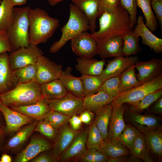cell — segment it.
I'll return each mask as SVG.
<instances>
[{"instance_id": "6da1fadb", "label": "cell", "mask_w": 162, "mask_h": 162, "mask_svg": "<svg viewBox=\"0 0 162 162\" xmlns=\"http://www.w3.org/2000/svg\"><path fill=\"white\" fill-rule=\"evenodd\" d=\"M99 17V29L90 34L98 45L113 37L123 35L133 29L128 13L120 4L115 12H105Z\"/></svg>"}, {"instance_id": "7a4b0ae2", "label": "cell", "mask_w": 162, "mask_h": 162, "mask_svg": "<svg viewBox=\"0 0 162 162\" xmlns=\"http://www.w3.org/2000/svg\"><path fill=\"white\" fill-rule=\"evenodd\" d=\"M28 17L30 44L37 46L46 42L52 37L59 25L58 19L50 16L46 11L40 8H31Z\"/></svg>"}, {"instance_id": "3957f363", "label": "cell", "mask_w": 162, "mask_h": 162, "mask_svg": "<svg viewBox=\"0 0 162 162\" xmlns=\"http://www.w3.org/2000/svg\"><path fill=\"white\" fill-rule=\"evenodd\" d=\"M40 85L36 81L19 84L10 90L0 95L1 104L10 107L37 103L44 99L41 93Z\"/></svg>"}, {"instance_id": "277c9868", "label": "cell", "mask_w": 162, "mask_h": 162, "mask_svg": "<svg viewBox=\"0 0 162 162\" xmlns=\"http://www.w3.org/2000/svg\"><path fill=\"white\" fill-rule=\"evenodd\" d=\"M69 7L68 20L61 29L62 34L60 38L50 46L49 51L51 53H56L69 40L89 30L88 21L82 12L72 3L70 4Z\"/></svg>"}, {"instance_id": "5b68a950", "label": "cell", "mask_w": 162, "mask_h": 162, "mask_svg": "<svg viewBox=\"0 0 162 162\" xmlns=\"http://www.w3.org/2000/svg\"><path fill=\"white\" fill-rule=\"evenodd\" d=\"M30 8L29 6L14 7L12 20L6 31L12 51L30 44L28 13Z\"/></svg>"}, {"instance_id": "8992f818", "label": "cell", "mask_w": 162, "mask_h": 162, "mask_svg": "<svg viewBox=\"0 0 162 162\" xmlns=\"http://www.w3.org/2000/svg\"><path fill=\"white\" fill-rule=\"evenodd\" d=\"M161 88H162V74L150 81L120 94L110 104L112 106L124 103L132 105L138 102L149 93Z\"/></svg>"}, {"instance_id": "52a82bcc", "label": "cell", "mask_w": 162, "mask_h": 162, "mask_svg": "<svg viewBox=\"0 0 162 162\" xmlns=\"http://www.w3.org/2000/svg\"><path fill=\"white\" fill-rule=\"evenodd\" d=\"M45 100L50 110L70 117L80 114L86 109L83 105L82 99L69 92L62 98Z\"/></svg>"}, {"instance_id": "ba28073f", "label": "cell", "mask_w": 162, "mask_h": 162, "mask_svg": "<svg viewBox=\"0 0 162 162\" xmlns=\"http://www.w3.org/2000/svg\"><path fill=\"white\" fill-rule=\"evenodd\" d=\"M44 53L37 46L29 44L20 47L8 54L10 67L13 70L26 65L36 63L39 56Z\"/></svg>"}, {"instance_id": "9c48e42d", "label": "cell", "mask_w": 162, "mask_h": 162, "mask_svg": "<svg viewBox=\"0 0 162 162\" xmlns=\"http://www.w3.org/2000/svg\"><path fill=\"white\" fill-rule=\"evenodd\" d=\"M71 41L72 50L79 58H92L98 55V43L87 31L77 35Z\"/></svg>"}, {"instance_id": "30bf717a", "label": "cell", "mask_w": 162, "mask_h": 162, "mask_svg": "<svg viewBox=\"0 0 162 162\" xmlns=\"http://www.w3.org/2000/svg\"><path fill=\"white\" fill-rule=\"evenodd\" d=\"M36 64V81L40 85L58 79L63 70L62 65L57 64L43 55L39 56Z\"/></svg>"}, {"instance_id": "8fae6325", "label": "cell", "mask_w": 162, "mask_h": 162, "mask_svg": "<svg viewBox=\"0 0 162 162\" xmlns=\"http://www.w3.org/2000/svg\"><path fill=\"white\" fill-rule=\"evenodd\" d=\"M139 60L137 56H119L108 60L106 68L99 75L104 82L106 80L120 76L124 71Z\"/></svg>"}, {"instance_id": "7c38bea8", "label": "cell", "mask_w": 162, "mask_h": 162, "mask_svg": "<svg viewBox=\"0 0 162 162\" xmlns=\"http://www.w3.org/2000/svg\"><path fill=\"white\" fill-rule=\"evenodd\" d=\"M138 71L137 78L141 84L162 74V59L153 58L147 61H138L134 65Z\"/></svg>"}, {"instance_id": "4fadbf2b", "label": "cell", "mask_w": 162, "mask_h": 162, "mask_svg": "<svg viewBox=\"0 0 162 162\" xmlns=\"http://www.w3.org/2000/svg\"><path fill=\"white\" fill-rule=\"evenodd\" d=\"M143 134L148 150L158 161L162 158V132L160 127L149 128L135 126Z\"/></svg>"}, {"instance_id": "5bb4252c", "label": "cell", "mask_w": 162, "mask_h": 162, "mask_svg": "<svg viewBox=\"0 0 162 162\" xmlns=\"http://www.w3.org/2000/svg\"><path fill=\"white\" fill-rule=\"evenodd\" d=\"M0 111L5 120V132L8 134L16 132L23 126L34 120L32 118L2 104L0 105Z\"/></svg>"}, {"instance_id": "9a60e30c", "label": "cell", "mask_w": 162, "mask_h": 162, "mask_svg": "<svg viewBox=\"0 0 162 162\" xmlns=\"http://www.w3.org/2000/svg\"><path fill=\"white\" fill-rule=\"evenodd\" d=\"M134 28V31L141 38L143 45L148 46L156 53L162 52V39L153 34L146 26L142 16L140 15L137 17Z\"/></svg>"}, {"instance_id": "2e32d148", "label": "cell", "mask_w": 162, "mask_h": 162, "mask_svg": "<svg viewBox=\"0 0 162 162\" xmlns=\"http://www.w3.org/2000/svg\"><path fill=\"white\" fill-rule=\"evenodd\" d=\"M51 147L49 142L39 136L32 138L28 145L16 157V162H27L42 152L49 150Z\"/></svg>"}, {"instance_id": "e0dca14e", "label": "cell", "mask_w": 162, "mask_h": 162, "mask_svg": "<svg viewBox=\"0 0 162 162\" xmlns=\"http://www.w3.org/2000/svg\"><path fill=\"white\" fill-rule=\"evenodd\" d=\"M18 84L10 67L8 52L0 54V95L10 90Z\"/></svg>"}, {"instance_id": "ac0fdd59", "label": "cell", "mask_w": 162, "mask_h": 162, "mask_svg": "<svg viewBox=\"0 0 162 162\" xmlns=\"http://www.w3.org/2000/svg\"><path fill=\"white\" fill-rule=\"evenodd\" d=\"M88 130L79 132L68 148L62 154L58 160L67 162L77 160L86 152Z\"/></svg>"}, {"instance_id": "d6986e66", "label": "cell", "mask_w": 162, "mask_h": 162, "mask_svg": "<svg viewBox=\"0 0 162 162\" xmlns=\"http://www.w3.org/2000/svg\"><path fill=\"white\" fill-rule=\"evenodd\" d=\"M59 130L52 153L57 160L69 147L79 132L73 130L67 124Z\"/></svg>"}, {"instance_id": "ffe728a7", "label": "cell", "mask_w": 162, "mask_h": 162, "mask_svg": "<svg viewBox=\"0 0 162 162\" xmlns=\"http://www.w3.org/2000/svg\"><path fill=\"white\" fill-rule=\"evenodd\" d=\"M112 106L108 127V140H118L126 125L124 119L125 108L123 104Z\"/></svg>"}, {"instance_id": "44dd1931", "label": "cell", "mask_w": 162, "mask_h": 162, "mask_svg": "<svg viewBox=\"0 0 162 162\" xmlns=\"http://www.w3.org/2000/svg\"><path fill=\"white\" fill-rule=\"evenodd\" d=\"M100 0H71L72 4L81 10L88 19L91 33L95 31L96 20L99 17Z\"/></svg>"}, {"instance_id": "7402d4cb", "label": "cell", "mask_w": 162, "mask_h": 162, "mask_svg": "<svg viewBox=\"0 0 162 162\" xmlns=\"http://www.w3.org/2000/svg\"><path fill=\"white\" fill-rule=\"evenodd\" d=\"M123 46L122 36L113 37L98 45V55L103 59L123 56Z\"/></svg>"}, {"instance_id": "603a6c76", "label": "cell", "mask_w": 162, "mask_h": 162, "mask_svg": "<svg viewBox=\"0 0 162 162\" xmlns=\"http://www.w3.org/2000/svg\"><path fill=\"white\" fill-rule=\"evenodd\" d=\"M72 68L67 67L63 70L59 79L68 92L83 98L85 97L83 83L80 77H77L71 74Z\"/></svg>"}, {"instance_id": "cb8c5ba5", "label": "cell", "mask_w": 162, "mask_h": 162, "mask_svg": "<svg viewBox=\"0 0 162 162\" xmlns=\"http://www.w3.org/2000/svg\"><path fill=\"white\" fill-rule=\"evenodd\" d=\"M76 70L82 75L99 76L105 64V59L98 60L93 58H79L76 59Z\"/></svg>"}, {"instance_id": "d4e9b609", "label": "cell", "mask_w": 162, "mask_h": 162, "mask_svg": "<svg viewBox=\"0 0 162 162\" xmlns=\"http://www.w3.org/2000/svg\"><path fill=\"white\" fill-rule=\"evenodd\" d=\"M115 98L100 91L97 93L86 96L82 100L85 108L96 114L104 106L111 103Z\"/></svg>"}, {"instance_id": "484cf974", "label": "cell", "mask_w": 162, "mask_h": 162, "mask_svg": "<svg viewBox=\"0 0 162 162\" xmlns=\"http://www.w3.org/2000/svg\"><path fill=\"white\" fill-rule=\"evenodd\" d=\"M9 107L38 121L42 119L44 115L50 110L44 99L30 105Z\"/></svg>"}, {"instance_id": "4316f807", "label": "cell", "mask_w": 162, "mask_h": 162, "mask_svg": "<svg viewBox=\"0 0 162 162\" xmlns=\"http://www.w3.org/2000/svg\"><path fill=\"white\" fill-rule=\"evenodd\" d=\"M38 121L35 120L21 128L8 142L5 149L8 150L16 149L24 143L32 135Z\"/></svg>"}, {"instance_id": "83f0119b", "label": "cell", "mask_w": 162, "mask_h": 162, "mask_svg": "<svg viewBox=\"0 0 162 162\" xmlns=\"http://www.w3.org/2000/svg\"><path fill=\"white\" fill-rule=\"evenodd\" d=\"M40 90L45 100L59 98L68 92L59 79L41 84Z\"/></svg>"}, {"instance_id": "f1b7e54d", "label": "cell", "mask_w": 162, "mask_h": 162, "mask_svg": "<svg viewBox=\"0 0 162 162\" xmlns=\"http://www.w3.org/2000/svg\"><path fill=\"white\" fill-rule=\"evenodd\" d=\"M123 41L122 54L128 57L138 54L142 49L140 46V37L133 29L122 36Z\"/></svg>"}, {"instance_id": "f546056e", "label": "cell", "mask_w": 162, "mask_h": 162, "mask_svg": "<svg viewBox=\"0 0 162 162\" xmlns=\"http://www.w3.org/2000/svg\"><path fill=\"white\" fill-rule=\"evenodd\" d=\"M112 108L110 104H107L96 114L94 122L105 141L108 140V127Z\"/></svg>"}, {"instance_id": "4dcf8cb0", "label": "cell", "mask_w": 162, "mask_h": 162, "mask_svg": "<svg viewBox=\"0 0 162 162\" xmlns=\"http://www.w3.org/2000/svg\"><path fill=\"white\" fill-rule=\"evenodd\" d=\"M131 155L144 162H154L145 141L143 134L140 132L130 150Z\"/></svg>"}, {"instance_id": "1f68e13d", "label": "cell", "mask_w": 162, "mask_h": 162, "mask_svg": "<svg viewBox=\"0 0 162 162\" xmlns=\"http://www.w3.org/2000/svg\"><path fill=\"white\" fill-rule=\"evenodd\" d=\"M127 113L128 120L135 126L140 125L149 128L160 127V120L158 116L128 111Z\"/></svg>"}, {"instance_id": "d6a6232c", "label": "cell", "mask_w": 162, "mask_h": 162, "mask_svg": "<svg viewBox=\"0 0 162 162\" xmlns=\"http://www.w3.org/2000/svg\"><path fill=\"white\" fill-rule=\"evenodd\" d=\"M134 65L120 76L118 87L120 94L142 84L137 78Z\"/></svg>"}, {"instance_id": "836d02e7", "label": "cell", "mask_w": 162, "mask_h": 162, "mask_svg": "<svg viewBox=\"0 0 162 162\" xmlns=\"http://www.w3.org/2000/svg\"><path fill=\"white\" fill-rule=\"evenodd\" d=\"M109 158H115L129 154L127 148L118 140L105 141L99 150Z\"/></svg>"}, {"instance_id": "e575fe53", "label": "cell", "mask_w": 162, "mask_h": 162, "mask_svg": "<svg viewBox=\"0 0 162 162\" xmlns=\"http://www.w3.org/2000/svg\"><path fill=\"white\" fill-rule=\"evenodd\" d=\"M162 96V88H161L147 94L138 102L130 105L127 111L140 113L144 110L148 109Z\"/></svg>"}, {"instance_id": "d590c367", "label": "cell", "mask_w": 162, "mask_h": 162, "mask_svg": "<svg viewBox=\"0 0 162 162\" xmlns=\"http://www.w3.org/2000/svg\"><path fill=\"white\" fill-rule=\"evenodd\" d=\"M137 6L142 10L146 20V26L152 32L156 31L158 22L152 10L151 0H136Z\"/></svg>"}, {"instance_id": "8d00e7d4", "label": "cell", "mask_w": 162, "mask_h": 162, "mask_svg": "<svg viewBox=\"0 0 162 162\" xmlns=\"http://www.w3.org/2000/svg\"><path fill=\"white\" fill-rule=\"evenodd\" d=\"M14 7L10 0H2L0 4V31H7L12 21Z\"/></svg>"}, {"instance_id": "74e56055", "label": "cell", "mask_w": 162, "mask_h": 162, "mask_svg": "<svg viewBox=\"0 0 162 162\" xmlns=\"http://www.w3.org/2000/svg\"><path fill=\"white\" fill-rule=\"evenodd\" d=\"M19 84L36 81L37 73L36 64H28L13 70Z\"/></svg>"}, {"instance_id": "f35d334b", "label": "cell", "mask_w": 162, "mask_h": 162, "mask_svg": "<svg viewBox=\"0 0 162 162\" xmlns=\"http://www.w3.org/2000/svg\"><path fill=\"white\" fill-rule=\"evenodd\" d=\"M80 77L83 83L85 97L98 92L104 82L99 76L82 75Z\"/></svg>"}, {"instance_id": "ab89813d", "label": "cell", "mask_w": 162, "mask_h": 162, "mask_svg": "<svg viewBox=\"0 0 162 162\" xmlns=\"http://www.w3.org/2000/svg\"><path fill=\"white\" fill-rule=\"evenodd\" d=\"M104 142L94 121L88 130L87 148H93L99 150Z\"/></svg>"}, {"instance_id": "60d3db41", "label": "cell", "mask_w": 162, "mask_h": 162, "mask_svg": "<svg viewBox=\"0 0 162 162\" xmlns=\"http://www.w3.org/2000/svg\"><path fill=\"white\" fill-rule=\"evenodd\" d=\"M140 131L136 128L130 124L126 127L119 136L118 140L122 144L130 150Z\"/></svg>"}, {"instance_id": "b9f144b4", "label": "cell", "mask_w": 162, "mask_h": 162, "mask_svg": "<svg viewBox=\"0 0 162 162\" xmlns=\"http://www.w3.org/2000/svg\"><path fill=\"white\" fill-rule=\"evenodd\" d=\"M70 117L57 111L50 110L44 115L43 119L47 121L56 129L59 130L67 124Z\"/></svg>"}, {"instance_id": "7bdbcfd3", "label": "cell", "mask_w": 162, "mask_h": 162, "mask_svg": "<svg viewBox=\"0 0 162 162\" xmlns=\"http://www.w3.org/2000/svg\"><path fill=\"white\" fill-rule=\"evenodd\" d=\"M58 130L47 121L43 119L38 121L34 130L52 140H56L58 135Z\"/></svg>"}, {"instance_id": "ee69618b", "label": "cell", "mask_w": 162, "mask_h": 162, "mask_svg": "<svg viewBox=\"0 0 162 162\" xmlns=\"http://www.w3.org/2000/svg\"><path fill=\"white\" fill-rule=\"evenodd\" d=\"M109 158L99 150L90 148L87 149L85 153L77 160L82 162H107Z\"/></svg>"}, {"instance_id": "f6af8a7d", "label": "cell", "mask_w": 162, "mask_h": 162, "mask_svg": "<svg viewBox=\"0 0 162 162\" xmlns=\"http://www.w3.org/2000/svg\"><path fill=\"white\" fill-rule=\"evenodd\" d=\"M119 76L112 77L105 80L100 91L114 98L118 97L120 94L118 87Z\"/></svg>"}, {"instance_id": "bcb514c9", "label": "cell", "mask_w": 162, "mask_h": 162, "mask_svg": "<svg viewBox=\"0 0 162 162\" xmlns=\"http://www.w3.org/2000/svg\"><path fill=\"white\" fill-rule=\"evenodd\" d=\"M120 5L128 12L131 28L133 29L137 21V5L136 0H120Z\"/></svg>"}, {"instance_id": "7dc6e473", "label": "cell", "mask_w": 162, "mask_h": 162, "mask_svg": "<svg viewBox=\"0 0 162 162\" xmlns=\"http://www.w3.org/2000/svg\"><path fill=\"white\" fill-rule=\"evenodd\" d=\"M120 4V0H100L98 8L99 17L104 12H115Z\"/></svg>"}, {"instance_id": "c3c4849f", "label": "cell", "mask_w": 162, "mask_h": 162, "mask_svg": "<svg viewBox=\"0 0 162 162\" xmlns=\"http://www.w3.org/2000/svg\"><path fill=\"white\" fill-rule=\"evenodd\" d=\"M12 51L6 31H0V54Z\"/></svg>"}, {"instance_id": "681fc988", "label": "cell", "mask_w": 162, "mask_h": 162, "mask_svg": "<svg viewBox=\"0 0 162 162\" xmlns=\"http://www.w3.org/2000/svg\"><path fill=\"white\" fill-rule=\"evenodd\" d=\"M151 7L156 15L161 31L162 30V0H151Z\"/></svg>"}, {"instance_id": "f907efd6", "label": "cell", "mask_w": 162, "mask_h": 162, "mask_svg": "<svg viewBox=\"0 0 162 162\" xmlns=\"http://www.w3.org/2000/svg\"><path fill=\"white\" fill-rule=\"evenodd\" d=\"M32 162H53L57 161L51 154H39L31 160Z\"/></svg>"}, {"instance_id": "816d5d0a", "label": "cell", "mask_w": 162, "mask_h": 162, "mask_svg": "<svg viewBox=\"0 0 162 162\" xmlns=\"http://www.w3.org/2000/svg\"><path fill=\"white\" fill-rule=\"evenodd\" d=\"M79 116L82 122L86 124H89L91 122L94 113L90 110L86 109L80 113Z\"/></svg>"}, {"instance_id": "f5cc1de1", "label": "cell", "mask_w": 162, "mask_h": 162, "mask_svg": "<svg viewBox=\"0 0 162 162\" xmlns=\"http://www.w3.org/2000/svg\"><path fill=\"white\" fill-rule=\"evenodd\" d=\"M77 115L71 116L68 120L70 127L74 130H78L81 128L82 122L79 117Z\"/></svg>"}, {"instance_id": "db71d44e", "label": "cell", "mask_w": 162, "mask_h": 162, "mask_svg": "<svg viewBox=\"0 0 162 162\" xmlns=\"http://www.w3.org/2000/svg\"><path fill=\"white\" fill-rule=\"evenodd\" d=\"M152 105L150 106V112L161 115L162 114V97H161L155 101Z\"/></svg>"}, {"instance_id": "11a10c76", "label": "cell", "mask_w": 162, "mask_h": 162, "mask_svg": "<svg viewBox=\"0 0 162 162\" xmlns=\"http://www.w3.org/2000/svg\"><path fill=\"white\" fill-rule=\"evenodd\" d=\"M122 156L115 158H109L107 162H126L129 161V158Z\"/></svg>"}, {"instance_id": "9f6ffc18", "label": "cell", "mask_w": 162, "mask_h": 162, "mask_svg": "<svg viewBox=\"0 0 162 162\" xmlns=\"http://www.w3.org/2000/svg\"><path fill=\"white\" fill-rule=\"evenodd\" d=\"M13 7L20 6L26 4L27 0H10Z\"/></svg>"}, {"instance_id": "6f0895ef", "label": "cell", "mask_w": 162, "mask_h": 162, "mask_svg": "<svg viewBox=\"0 0 162 162\" xmlns=\"http://www.w3.org/2000/svg\"><path fill=\"white\" fill-rule=\"evenodd\" d=\"M12 158L10 156L6 154H2L0 158V162H11Z\"/></svg>"}, {"instance_id": "680465c9", "label": "cell", "mask_w": 162, "mask_h": 162, "mask_svg": "<svg viewBox=\"0 0 162 162\" xmlns=\"http://www.w3.org/2000/svg\"><path fill=\"white\" fill-rule=\"evenodd\" d=\"M64 0H47L49 4L51 6H54Z\"/></svg>"}, {"instance_id": "91938a15", "label": "cell", "mask_w": 162, "mask_h": 162, "mask_svg": "<svg viewBox=\"0 0 162 162\" xmlns=\"http://www.w3.org/2000/svg\"><path fill=\"white\" fill-rule=\"evenodd\" d=\"M3 133V129L1 123L0 122V146L1 145Z\"/></svg>"}, {"instance_id": "94428289", "label": "cell", "mask_w": 162, "mask_h": 162, "mask_svg": "<svg viewBox=\"0 0 162 162\" xmlns=\"http://www.w3.org/2000/svg\"><path fill=\"white\" fill-rule=\"evenodd\" d=\"M2 1V0H0V4L1 3V1Z\"/></svg>"}, {"instance_id": "6125c7cd", "label": "cell", "mask_w": 162, "mask_h": 162, "mask_svg": "<svg viewBox=\"0 0 162 162\" xmlns=\"http://www.w3.org/2000/svg\"><path fill=\"white\" fill-rule=\"evenodd\" d=\"M1 104V102H0V105Z\"/></svg>"}]
</instances>
